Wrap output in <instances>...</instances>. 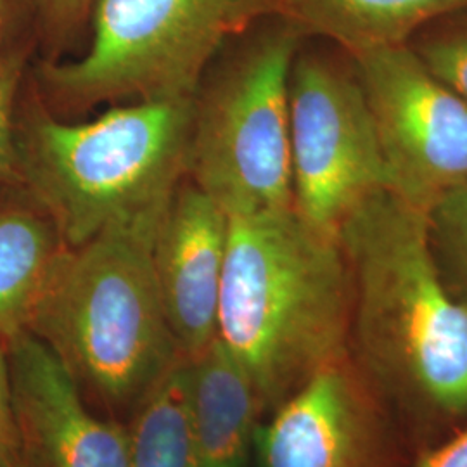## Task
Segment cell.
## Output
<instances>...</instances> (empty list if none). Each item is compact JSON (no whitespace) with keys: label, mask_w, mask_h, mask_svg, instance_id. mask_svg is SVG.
I'll return each instance as SVG.
<instances>
[{"label":"cell","mask_w":467,"mask_h":467,"mask_svg":"<svg viewBox=\"0 0 467 467\" xmlns=\"http://www.w3.org/2000/svg\"><path fill=\"white\" fill-rule=\"evenodd\" d=\"M351 275L348 355L414 455L467 422V306L434 262L426 212L393 191L337 231Z\"/></svg>","instance_id":"6da1fadb"},{"label":"cell","mask_w":467,"mask_h":467,"mask_svg":"<svg viewBox=\"0 0 467 467\" xmlns=\"http://www.w3.org/2000/svg\"><path fill=\"white\" fill-rule=\"evenodd\" d=\"M351 275L336 235L295 208L229 217L218 341L248 374L262 420L348 355Z\"/></svg>","instance_id":"7a4b0ae2"},{"label":"cell","mask_w":467,"mask_h":467,"mask_svg":"<svg viewBox=\"0 0 467 467\" xmlns=\"http://www.w3.org/2000/svg\"><path fill=\"white\" fill-rule=\"evenodd\" d=\"M161 217L113 225L80 246H65L28 324L85 401L121 424L189 360L171 333L152 270Z\"/></svg>","instance_id":"3957f363"},{"label":"cell","mask_w":467,"mask_h":467,"mask_svg":"<svg viewBox=\"0 0 467 467\" xmlns=\"http://www.w3.org/2000/svg\"><path fill=\"white\" fill-rule=\"evenodd\" d=\"M192 99L137 100L90 121L32 111L17 134L21 185L75 248L161 217L187 175Z\"/></svg>","instance_id":"277c9868"},{"label":"cell","mask_w":467,"mask_h":467,"mask_svg":"<svg viewBox=\"0 0 467 467\" xmlns=\"http://www.w3.org/2000/svg\"><path fill=\"white\" fill-rule=\"evenodd\" d=\"M305 32L254 25L192 98L187 179L229 217L293 208L289 77Z\"/></svg>","instance_id":"5b68a950"},{"label":"cell","mask_w":467,"mask_h":467,"mask_svg":"<svg viewBox=\"0 0 467 467\" xmlns=\"http://www.w3.org/2000/svg\"><path fill=\"white\" fill-rule=\"evenodd\" d=\"M284 0H96L92 40L78 59L42 67L65 111L96 104L192 99L215 56Z\"/></svg>","instance_id":"8992f818"},{"label":"cell","mask_w":467,"mask_h":467,"mask_svg":"<svg viewBox=\"0 0 467 467\" xmlns=\"http://www.w3.org/2000/svg\"><path fill=\"white\" fill-rule=\"evenodd\" d=\"M293 208L337 237L345 218L374 192L391 191L374 118L353 63L298 50L289 77Z\"/></svg>","instance_id":"52a82bcc"},{"label":"cell","mask_w":467,"mask_h":467,"mask_svg":"<svg viewBox=\"0 0 467 467\" xmlns=\"http://www.w3.org/2000/svg\"><path fill=\"white\" fill-rule=\"evenodd\" d=\"M391 191L420 210L467 181V102L409 44L351 54Z\"/></svg>","instance_id":"ba28073f"},{"label":"cell","mask_w":467,"mask_h":467,"mask_svg":"<svg viewBox=\"0 0 467 467\" xmlns=\"http://www.w3.org/2000/svg\"><path fill=\"white\" fill-rule=\"evenodd\" d=\"M254 455L258 467H410L414 451L345 355L258 424Z\"/></svg>","instance_id":"9c48e42d"},{"label":"cell","mask_w":467,"mask_h":467,"mask_svg":"<svg viewBox=\"0 0 467 467\" xmlns=\"http://www.w3.org/2000/svg\"><path fill=\"white\" fill-rule=\"evenodd\" d=\"M17 424V467H127V424L96 412L54 353L25 331L4 341Z\"/></svg>","instance_id":"30bf717a"},{"label":"cell","mask_w":467,"mask_h":467,"mask_svg":"<svg viewBox=\"0 0 467 467\" xmlns=\"http://www.w3.org/2000/svg\"><path fill=\"white\" fill-rule=\"evenodd\" d=\"M227 241V212L185 177L156 227L150 260L168 324L189 360L217 341Z\"/></svg>","instance_id":"8fae6325"},{"label":"cell","mask_w":467,"mask_h":467,"mask_svg":"<svg viewBox=\"0 0 467 467\" xmlns=\"http://www.w3.org/2000/svg\"><path fill=\"white\" fill-rule=\"evenodd\" d=\"M189 370L198 467H250L262 410L248 374L218 339Z\"/></svg>","instance_id":"7c38bea8"},{"label":"cell","mask_w":467,"mask_h":467,"mask_svg":"<svg viewBox=\"0 0 467 467\" xmlns=\"http://www.w3.org/2000/svg\"><path fill=\"white\" fill-rule=\"evenodd\" d=\"M467 9V0H284V16L306 34L331 38L348 54L409 44L436 19Z\"/></svg>","instance_id":"4fadbf2b"},{"label":"cell","mask_w":467,"mask_h":467,"mask_svg":"<svg viewBox=\"0 0 467 467\" xmlns=\"http://www.w3.org/2000/svg\"><path fill=\"white\" fill-rule=\"evenodd\" d=\"M65 243L46 210L0 198V339L28 331L35 305Z\"/></svg>","instance_id":"5bb4252c"},{"label":"cell","mask_w":467,"mask_h":467,"mask_svg":"<svg viewBox=\"0 0 467 467\" xmlns=\"http://www.w3.org/2000/svg\"><path fill=\"white\" fill-rule=\"evenodd\" d=\"M129 466L198 467L189 360L181 362L127 424Z\"/></svg>","instance_id":"9a60e30c"},{"label":"cell","mask_w":467,"mask_h":467,"mask_svg":"<svg viewBox=\"0 0 467 467\" xmlns=\"http://www.w3.org/2000/svg\"><path fill=\"white\" fill-rule=\"evenodd\" d=\"M426 225L441 279L467 306V181L434 201Z\"/></svg>","instance_id":"2e32d148"},{"label":"cell","mask_w":467,"mask_h":467,"mask_svg":"<svg viewBox=\"0 0 467 467\" xmlns=\"http://www.w3.org/2000/svg\"><path fill=\"white\" fill-rule=\"evenodd\" d=\"M455 13L453 21H445L422 35L412 49L434 75L467 102V15Z\"/></svg>","instance_id":"e0dca14e"},{"label":"cell","mask_w":467,"mask_h":467,"mask_svg":"<svg viewBox=\"0 0 467 467\" xmlns=\"http://www.w3.org/2000/svg\"><path fill=\"white\" fill-rule=\"evenodd\" d=\"M23 69V52L0 56V184H21L15 106Z\"/></svg>","instance_id":"ac0fdd59"},{"label":"cell","mask_w":467,"mask_h":467,"mask_svg":"<svg viewBox=\"0 0 467 467\" xmlns=\"http://www.w3.org/2000/svg\"><path fill=\"white\" fill-rule=\"evenodd\" d=\"M0 467H17L16 414L4 339H0Z\"/></svg>","instance_id":"d6986e66"},{"label":"cell","mask_w":467,"mask_h":467,"mask_svg":"<svg viewBox=\"0 0 467 467\" xmlns=\"http://www.w3.org/2000/svg\"><path fill=\"white\" fill-rule=\"evenodd\" d=\"M96 0H36L46 30L56 38H65L77 30L94 9Z\"/></svg>","instance_id":"ffe728a7"},{"label":"cell","mask_w":467,"mask_h":467,"mask_svg":"<svg viewBox=\"0 0 467 467\" xmlns=\"http://www.w3.org/2000/svg\"><path fill=\"white\" fill-rule=\"evenodd\" d=\"M410 467H467V422L443 441L418 451Z\"/></svg>","instance_id":"44dd1931"},{"label":"cell","mask_w":467,"mask_h":467,"mask_svg":"<svg viewBox=\"0 0 467 467\" xmlns=\"http://www.w3.org/2000/svg\"><path fill=\"white\" fill-rule=\"evenodd\" d=\"M11 5H13V0H0V35L4 32V26L7 23Z\"/></svg>","instance_id":"7402d4cb"}]
</instances>
